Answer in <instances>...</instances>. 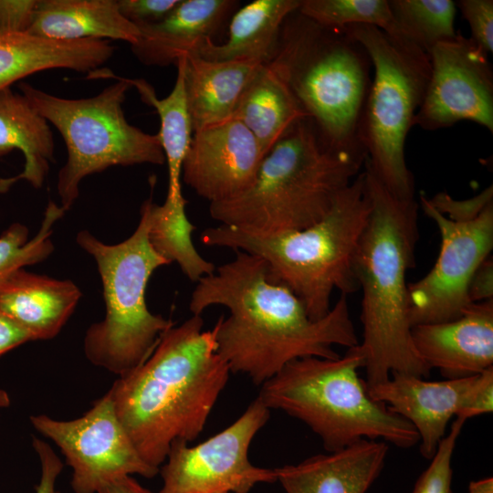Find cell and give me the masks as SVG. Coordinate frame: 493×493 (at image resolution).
<instances>
[{"label": "cell", "instance_id": "cell-20", "mask_svg": "<svg viewBox=\"0 0 493 493\" xmlns=\"http://www.w3.org/2000/svg\"><path fill=\"white\" fill-rule=\"evenodd\" d=\"M81 291L68 279L20 268L0 283V312L25 329L34 341L56 337L74 312Z\"/></svg>", "mask_w": 493, "mask_h": 493}, {"label": "cell", "instance_id": "cell-40", "mask_svg": "<svg viewBox=\"0 0 493 493\" xmlns=\"http://www.w3.org/2000/svg\"><path fill=\"white\" fill-rule=\"evenodd\" d=\"M98 493H153L141 484L131 476L120 477L102 487Z\"/></svg>", "mask_w": 493, "mask_h": 493}, {"label": "cell", "instance_id": "cell-24", "mask_svg": "<svg viewBox=\"0 0 493 493\" xmlns=\"http://www.w3.org/2000/svg\"><path fill=\"white\" fill-rule=\"evenodd\" d=\"M20 151L24 168L17 175L1 178L2 194L20 180L41 188L54 161L55 142L48 121L20 92L0 90V157Z\"/></svg>", "mask_w": 493, "mask_h": 493}, {"label": "cell", "instance_id": "cell-16", "mask_svg": "<svg viewBox=\"0 0 493 493\" xmlns=\"http://www.w3.org/2000/svg\"><path fill=\"white\" fill-rule=\"evenodd\" d=\"M414 346L446 379L477 375L493 367V299L469 304L456 319L412 327Z\"/></svg>", "mask_w": 493, "mask_h": 493}, {"label": "cell", "instance_id": "cell-30", "mask_svg": "<svg viewBox=\"0 0 493 493\" xmlns=\"http://www.w3.org/2000/svg\"><path fill=\"white\" fill-rule=\"evenodd\" d=\"M299 11L325 26L366 25L400 37L389 0H302Z\"/></svg>", "mask_w": 493, "mask_h": 493}, {"label": "cell", "instance_id": "cell-1", "mask_svg": "<svg viewBox=\"0 0 493 493\" xmlns=\"http://www.w3.org/2000/svg\"><path fill=\"white\" fill-rule=\"evenodd\" d=\"M215 305L229 311L213 327L218 353L230 372L245 373L256 384L294 360L336 359L335 346L350 349L360 341L346 295L313 320L288 288L268 279L265 261L244 251L196 283L189 302L193 315Z\"/></svg>", "mask_w": 493, "mask_h": 493}, {"label": "cell", "instance_id": "cell-5", "mask_svg": "<svg viewBox=\"0 0 493 493\" xmlns=\"http://www.w3.org/2000/svg\"><path fill=\"white\" fill-rule=\"evenodd\" d=\"M364 163L328 146L304 118L266 154L250 187L233 199L210 204L209 213L220 225L251 234L301 230L329 212Z\"/></svg>", "mask_w": 493, "mask_h": 493}, {"label": "cell", "instance_id": "cell-21", "mask_svg": "<svg viewBox=\"0 0 493 493\" xmlns=\"http://www.w3.org/2000/svg\"><path fill=\"white\" fill-rule=\"evenodd\" d=\"M105 39L63 41L27 32L0 34V90L36 72L66 68L89 73L113 56Z\"/></svg>", "mask_w": 493, "mask_h": 493}, {"label": "cell", "instance_id": "cell-42", "mask_svg": "<svg viewBox=\"0 0 493 493\" xmlns=\"http://www.w3.org/2000/svg\"><path fill=\"white\" fill-rule=\"evenodd\" d=\"M10 404L11 400L8 393L0 388V409L8 407Z\"/></svg>", "mask_w": 493, "mask_h": 493}, {"label": "cell", "instance_id": "cell-9", "mask_svg": "<svg viewBox=\"0 0 493 493\" xmlns=\"http://www.w3.org/2000/svg\"><path fill=\"white\" fill-rule=\"evenodd\" d=\"M88 79H114L99 94L66 99L30 84L18 86L32 106L55 128L67 148V161L58 175L61 207L69 210L79 194L80 182L111 166L163 165L165 156L157 134L129 123L123 102L131 88L126 78L106 68L88 73Z\"/></svg>", "mask_w": 493, "mask_h": 493}, {"label": "cell", "instance_id": "cell-6", "mask_svg": "<svg viewBox=\"0 0 493 493\" xmlns=\"http://www.w3.org/2000/svg\"><path fill=\"white\" fill-rule=\"evenodd\" d=\"M267 64L328 146L366 160L361 130L372 64L347 27L320 25L298 9L285 19Z\"/></svg>", "mask_w": 493, "mask_h": 493}, {"label": "cell", "instance_id": "cell-13", "mask_svg": "<svg viewBox=\"0 0 493 493\" xmlns=\"http://www.w3.org/2000/svg\"><path fill=\"white\" fill-rule=\"evenodd\" d=\"M420 206L436 225L441 246L429 272L408 284L412 327L458 318L471 304L467 295L469 281L493 248V205L466 222L448 219L423 194Z\"/></svg>", "mask_w": 493, "mask_h": 493}, {"label": "cell", "instance_id": "cell-33", "mask_svg": "<svg viewBox=\"0 0 493 493\" xmlns=\"http://www.w3.org/2000/svg\"><path fill=\"white\" fill-rule=\"evenodd\" d=\"M428 200L440 214L450 220L471 221L493 205V187L490 185L476 196L466 200H456L447 193H438Z\"/></svg>", "mask_w": 493, "mask_h": 493}, {"label": "cell", "instance_id": "cell-3", "mask_svg": "<svg viewBox=\"0 0 493 493\" xmlns=\"http://www.w3.org/2000/svg\"><path fill=\"white\" fill-rule=\"evenodd\" d=\"M371 212L354 258L362 290V341L367 386L392 373L426 378L431 369L412 339L406 274L414 267L419 238L415 199L393 195L364 163Z\"/></svg>", "mask_w": 493, "mask_h": 493}, {"label": "cell", "instance_id": "cell-35", "mask_svg": "<svg viewBox=\"0 0 493 493\" xmlns=\"http://www.w3.org/2000/svg\"><path fill=\"white\" fill-rule=\"evenodd\" d=\"M493 410V367L477 375L456 416L463 421Z\"/></svg>", "mask_w": 493, "mask_h": 493}, {"label": "cell", "instance_id": "cell-32", "mask_svg": "<svg viewBox=\"0 0 493 493\" xmlns=\"http://www.w3.org/2000/svg\"><path fill=\"white\" fill-rule=\"evenodd\" d=\"M457 6L467 21L470 38L488 55L493 51V1L492 0H459Z\"/></svg>", "mask_w": 493, "mask_h": 493}, {"label": "cell", "instance_id": "cell-7", "mask_svg": "<svg viewBox=\"0 0 493 493\" xmlns=\"http://www.w3.org/2000/svg\"><path fill=\"white\" fill-rule=\"evenodd\" d=\"M362 367L357 346L336 359H297L265 382L257 398L269 410H281L307 425L327 452L362 439L382 440L400 448L417 445L414 426L369 396L359 376Z\"/></svg>", "mask_w": 493, "mask_h": 493}, {"label": "cell", "instance_id": "cell-38", "mask_svg": "<svg viewBox=\"0 0 493 493\" xmlns=\"http://www.w3.org/2000/svg\"><path fill=\"white\" fill-rule=\"evenodd\" d=\"M471 303L493 299V260L485 259L474 272L467 289Z\"/></svg>", "mask_w": 493, "mask_h": 493}, {"label": "cell", "instance_id": "cell-29", "mask_svg": "<svg viewBox=\"0 0 493 493\" xmlns=\"http://www.w3.org/2000/svg\"><path fill=\"white\" fill-rule=\"evenodd\" d=\"M65 211L50 201L45 211L41 226L28 239V228L20 223L12 224L0 236V283L15 271L45 260L54 250L50 238L52 226Z\"/></svg>", "mask_w": 493, "mask_h": 493}, {"label": "cell", "instance_id": "cell-2", "mask_svg": "<svg viewBox=\"0 0 493 493\" xmlns=\"http://www.w3.org/2000/svg\"><path fill=\"white\" fill-rule=\"evenodd\" d=\"M230 370L215 333L193 315L161 336L151 355L108 393L142 458L160 470L172 444L203 431Z\"/></svg>", "mask_w": 493, "mask_h": 493}, {"label": "cell", "instance_id": "cell-11", "mask_svg": "<svg viewBox=\"0 0 493 493\" xmlns=\"http://www.w3.org/2000/svg\"><path fill=\"white\" fill-rule=\"evenodd\" d=\"M30 423L60 449L72 468L74 493H98L120 477L150 478L160 472L138 453L108 392L78 418L58 420L37 414L30 416Z\"/></svg>", "mask_w": 493, "mask_h": 493}, {"label": "cell", "instance_id": "cell-10", "mask_svg": "<svg viewBox=\"0 0 493 493\" xmlns=\"http://www.w3.org/2000/svg\"><path fill=\"white\" fill-rule=\"evenodd\" d=\"M347 29L365 47L372 64L361 130L365 163L393 195L414 199L404 145L429 81V56L411 41L372 26Z\"/></svg>", "mask_w": 493, "mask_h": 493}, {"label": "cell", "instance_id": "cell-18", "mask_svg": "<svg viewBox=\"0 0 493 493\" xmlns=\"http://www.w3.org/2000/svg\"><path fill=\"white\" fill-rule=\"evenodd\" d=\"M389 451L382 440L362 439L338 451L274 468L285 493H367Z\"/></svg>", "mask_w": 493, "mask_h": 493}, {"label": "cell", "instance_id": "cell-22", "mask_svg": "<svg viewBox=\"0 0 493 493\" xmlns=\"http://www.w3.org/2000/svg\"><path fill=\"white\" fill-rule=\"evenodd\" d=\"M178 60L194 132L230 120L242 91L261 65L251 60L211 61L197 54Z\"/></svg>", "mask_w": 493, "mask_h": 493}, {"label": "cell", "instance_id": "cell-41", "mask_svg": "<svg viewBox=\"0 0 493 493\" xmlns=\"http://www.w3.org/2000/svg\"><path fill=\"white\" fill-rule=\"evenodd\" d=\"M467 493H493L492 477L471 481L467 488Z\"/></svg>", "mask_w": 493, "mask_h": 493}, {"label": "cell", "instance_id": "cell-17", "mask_svg": "<svg viewBox=\"0 0 493 493\" xmlns=\"http://www.w3.org/2000/svg\"><path fill=\"white\" fill-rule=\"evenodd\" d=\"M477 375L428 381L414 375L392 373L384 382L365 385L372 400L385 404L414 426L419 435L420 453L430 460Z\"/></svg>", "mask_w": 493, "mask_h": 493}, {"label": "cell", "instance_id": "cell-36", "mask_svg": "<svg viewBox=\"0 0 493 493\" xmlns=\"http://www.w3.org/2000/svg\"><path fill=\"white\" fill-rule=\"evenodd\" d=\"M37 4V0H0V34L27 32Z\"/></svg>", "mask_w": 493, "mask_h": 493}, {"label": "cell", "instance_id": "cell-23", "mask_svg": "<svg viewBox=\"0 0 493 493\" xmlns=\"http://www.w3.org/2000/svg\"><path fill=\"white\" fill-rule=\"evenodd\" d=\"M27 33L63 41L121 40L130 46L140 36L121 14L117 0H37Z\"/></svg>", "mask_w": 493, "mask_h": 493}, {"label": "cell", "instance_id": "cell-43", "mask_svg": "<svg viewBox=\"0 0 493 493\" xmlns=\"http://www.w3.org/2000/svg\"><path fill=\"white\" fill-rule=\"evenodd\" d=\"M0 180H1V178H0ZM2 194V190H1V184H0V194Z\"/></svg>", "mask_w": 493, "mask_h": 493}, {"label": "cell", "instance_id": "cell-31", "mask_svg": "<svg viewBox=\"0 0 493 493\" xmlns=\"http://www.w3.org/2000/svg\"><path fill=\"white\" fill-rule=\"evenodd\" d=\"M465 421L456 418L439 443L429 466L417 478L411 493H453L452 457Z\"/></svg>", "mask_w": 493, "mask_h": 493}, {"label": "cell", "instance_id": "cell-14", "mask_svg": "<svg viewBox=\"0 0 493 493\" xmlns=\"http://www.w3.org/2000/svg\"><path fill=\"white\" fill-rule=\"evenodd\" d=\"M431 71L414 126L435 131L469 121L493 132V70L488 55L460 34L428 52Z\"/></svg>", "mask_w": 493, "mask_h": 493}, {"label": "cell", "instance_id": "cell-19", "mask_svg": "<svg viewBox=\"0 0 493 493\" xmlns=\"http://www.w3.org/2000/svg\"><path fill=\"white\" fill-rule=\"evenodd\" d=\"M238 2L234 0H181L162 21L138 26L140 36L131 46L143 65L166 67L200 47L219 30Z\"/></svg>", "mask_w": 493, "mask_h": 493}, {"label": "cell", "instance_id": "cell-4", "mask_svg": "<svg viewBox=\"0 0 493 493\" xmlns=\"http://www.w3.org/2000/svg\"><path fill=\"white\" fill-rule=\"evenodd\" d=\"M371 203L363 171L336 196L329 212L301 230L257 235L219 225L202 232L209 246L244 251L261 257L268 279L288 288L309 317L320 320L331 309L334 290L359 289L354 258L367 225Z\"/></svg>", "mask_w": 493, "mask_h": 493}, {"label": "cell", "instance_id": "cell-34", "mask_svg": "<svg viewBox=\"0 0 493 493\" xmlns=\"http://www.w3.org/2000/svg\"><path fill=\"white\" fill-rule=\"evenodd\" d=\"M181 0H117L121 14L136 26L164 19Z\"/></svg>", "mask_w": 493, "mask_h": 493}, {"label": "cell", "instance_id": "cell-28", "mask_svg": "<svg viewBox=\"0 0 493 493\" xmlns=\"http://www.w3.org/2000/svg\"><path fill=\"white\" fill-rule=\"evenodd\" d=\"M401 37L428 54L435 45L452 40L456 3L451 0H389Z\"/></svg>", "mask_w": 493, "mask_h": 493}, {"label": "cell", "instance_id": "cell-27", "mask_svg": "<svg viewBox=\"0 0 493 493\" xmlns=\"http://www.w3.org/2000/svg\"><path fill=\"white\" fill-rule=\"evenodd\" d=\"M177 75L171 92L158 99L152 86L143 79L126 78L135 87L142 100L155 109L160 119L157 133L168 167V190L165 201L173 205L187 204L182 193V167L193 139V126L188 110L183 66L175 64Z\"/></svg>", "mask_w": 493, "mask_h": 493}, {"label": "cell", "instance_id": "cell-37", "mask_svg": "<svg viewBox=\"0 0 493 493\" xmlns=\"http://www.w3.org/2000/svg\"><path fill=\"white\" fill-rule=\"evenodd\" d=\"M32 446L40 463V478L35 493H61L58 490L57 480L63 469V464L52 447L44 440L34 436Z\"/></svg>", "mask_w": 493, "mask_h": 493}, {"label": "cell", "instance_id": "cell-25", "mask_svg": "<svg viewBox=\"0 0 493 493\" xmlns=\"http://www.w3.org/2000/svg\"><path fill=\"white\" fill-rule=\"evenodd\" d=\"M302 0H255L233 16L222 44L206 40L197 55L211 61L251 60L268 63L276 51L285 19Z\"/></svg>", "mask_w": 493, "mask_h": 493}, {"label": "cell", "instance_id": "cell-39", "mask_svg": "<svg viewBox=\"0 0 493 493\" xmlns=\"http://www.w3.org/2000/svg\"><path fill=\"white\" fill-rule=\"evenodd\" d=\"M32 341V336L25 329L0 312V356Z\"/></svg>", "mask_w": 493, "mask_h": 493}, {"label": "cell", "instance_id": "cell-15", "mask_svg": "<svg viewBox=\"0 0 493 493\" xmlns=\"http://www.w3.org/2000/svg\"><path fill=\"white\" fill-rule=\"evenodd\" d=\"M265 156L247 128L230 119L194 132L182 179L210 204L227 201L250 187Z\"/></svg>", "mask_w": 493, "mask_h": 493}, {"label": "cell", "instance_id": "cell-26", "mask_svg": "<svg viewBox=\"0 0 493 493\" xmlns=\"http://www.w3.org/2000/svg\"><path fill=\"white\" fill-rule=\"evenodd\" d=\"M306 118L297 100L267 63L261 64L242 91L231 118L254 135L266 155L299 120Z\"/></svg>", "mask_w": 493, "mask_h": 493}, {"label": "cell", "instance_id": "cell-8", "mask_svg": "<svg viewBox=\"0 0 493 493\" xmlns=\"http://www.w3.org/2000/svg\"><path fill=\"white\" fill-rule=\"evenodd\" d=\"M134 232L124 241L105 244L88 230L78 245L95 260L103 287L105 317L86 330L83 349L94 365L122 377L151 355L161 336L174 323L147 307L145 292L153 272L170 262L149 240V219L141 206Z\"/></svg>", "mask_w": 493, "mask_h": 493}, {"label": "cell", "instance_id": "cell-12", "mask_svg": "<svg viewBox=\"0 0 493 493\" xmlns=\"http://www.w3.org/2000/svg\"><path fill=\"white\" fill-rule=\"evenodd\" d=\"M269 418L257 397L228 427L194 446L174 441L161 468L159 493H248L262 482L276 481L274 469L251 464L252 440Z\"/></svg>", "mask_w": 493, "mask_h": 493}]
</instances>
